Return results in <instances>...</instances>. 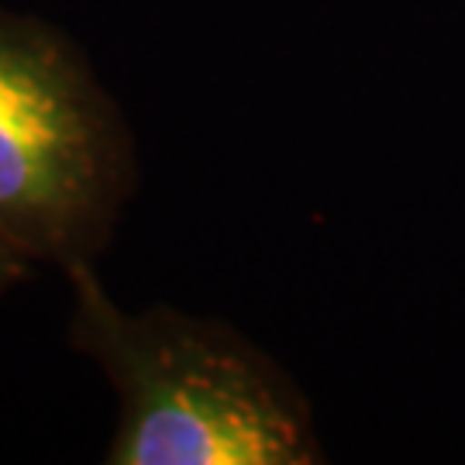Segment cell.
Segmentation results:
<instances>
[{
    "instance_id": "1",
    "label": "cell",
    "mask_w": 465,
    "mask_h": 465,
    "mask_svg": "<svg viewBox=\"0 0 465 465\" xmlns=\"http://www.w3.org/2000/svg\"><path fill=\"white\" fill-rule=\"evenodd\" d=\"M73 349L90 355L121 397L111 465H311L307 397L249 338L173 307L121 311L94 262L66 269Z\"/></svg>"
},
{
    "instance_id": "2",
    "label": "cell",
    "mask_w": 465,
    "mask_h": 465,
    "mask_svg": "<svg viewBox=\"0 0 465 465\" xmlns=\"http://www.w3.org/2000/svg\"><path fill=\"white\" fill-rule=\"evenodd\" d=\"M132 190V134L86 55L0 7V238L28 262H94Z\"/></svg>"
},
{
    "instance_id": "3",
    "label": "cell",
    "mask_w": 465,
    "mask_h": 465,
    "mask_svg": "<svg viewBox=\"0 0 465 465\" xmlns=\"http://www.w3.org/2000/svg\"><path fill=\"white\" fill-rule=\"evenodd\" d=\"M28 259L21 255V252L7 242V238H0V293H7L15 282L28 280Z\"/></svg>"
}]
</instances>
